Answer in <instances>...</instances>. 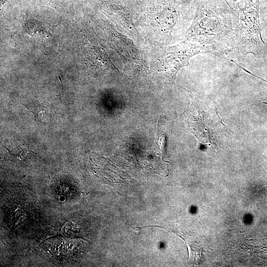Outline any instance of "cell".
I'll return each mask as SVG.
<instances>
[{
    "mask_svg": "<svg viewBox=\"0 0 267 267\" xmlns=\"http://www.w3.org/2000/svg\"><path fill=\"white\" fill-rule=\"evenodd\" d=\"M191 0H178L179 2L182 4L186 3L187 2L191 1Z\"/></svg>",
    "mask_w": 267,
    "mask_h": 267,
    "instance_id": "obj_7",
    "label": "cell"
},
{
    "mask_svg": "<svg viewBox=\"0 0 267 267\" xmlns=\"http://www.w3.org/2000/svg\"><path fill=\"white\" fill-rule=\"evenodd\" d=\"M25 31L30 36L34 37L44 34L45 29L42 23L35 19H30L25 24Z\"/></svg>",
    "mask_w": 267,
    "mask_h": 267,
    "instance_id": "obj_4",
    "label": "cell"
},
{
    "mask_svg": "<svg viewBox=\"0 0 267 267\" xmlns=\"http://www.w3.org/2000/svg\"><path fill=\"white\" fill-rule=\"evenodd\" d=\"M260 19L261 25L266 26L267 25V5L260 7Z\"/></svg>",
    "mask_w": 267,
    "mask_h": 267,
    "instance_id": "obj_6",
    "label": "cell"
},
{
    "mask_svg": "<svg viewBox=\"0 0 267 267\" xmlns=\"http://www.w3.org/2000/svg\"><path fill=\"white\" fill-rule=\"evenodd\" d=\"M22 105L26 108L29 111L34 114L36 121L41 124L45 125V124L42 121H41L39 117V113L46 109L45 106L38 102H34L29 104H22Z\"/></svg>",
    "mask_w": 267,
    "mask_h": 267,
    "instance_id": "obj_5",
    "label": "cell"
},
{
    "mask_svg": "<svg viewBox=\"0 0 267 267\" xmlns=\"http://www.w3.org/2000/svg\"><path fill=\"white\" fill-rule=\"evenodd\" d=\"M206 53L218 56L216 50L211 46L186 40L169 47L163 60V67L167 76L174 80L178 72L188 63L192 57Z\"/></svg>",
    "mask_w": 267,
    "mask_h": 267,
    "instance_id": "obj_3",
    "label": "cell"
},
{
    "mask_svg": "<svg viewBox=\"0 0 267 267\" xmlns=\"http://www.w3.org/2000/svg\"><path fill=\"white\" fill-rule=\"evenodd\" d=\"M231 0L233 1V3H234L236 1H237L238 0Z\"/></svg>",
    "mask_w": 267,
    "mask_h": 267,
    "instance_id": "obj_8",
    "label": "cell"
},
{
    "mask_svg": "<svg viewBox=\"0 0 267 267\" xmlns=\"http://www.w3.org/2000/svg\"><path fill=\"white\" fill-rule=\"evenodd\" d=\"M234 32V49L242 57L251 53L259 59L267 56V44L263 40L260 19L261 0H245L243 7L235 9L227 0Z\"/></svg>",
    "mask_w": 267,
    "mask_h": 267,
    "instance_id": "obj_2",
    "label": "cell"
},
{
    "mask_svg": "<svg viewBox=\"0 0 267 267\" xmlns=\"http://www.w3.org/2000/svg\"><path fill=\"white\" fill-rule=\"evenodd\" d=\"M220 5L208 0L199 2L185 34V40L211 46L219 57L234 50L235 38L230 9Z\"/></svg>",
    "mask_w": 267,
    "mask_h": 267,
    "instance_id": "obj_1",
    "label": "cell"
}]
</instances>
